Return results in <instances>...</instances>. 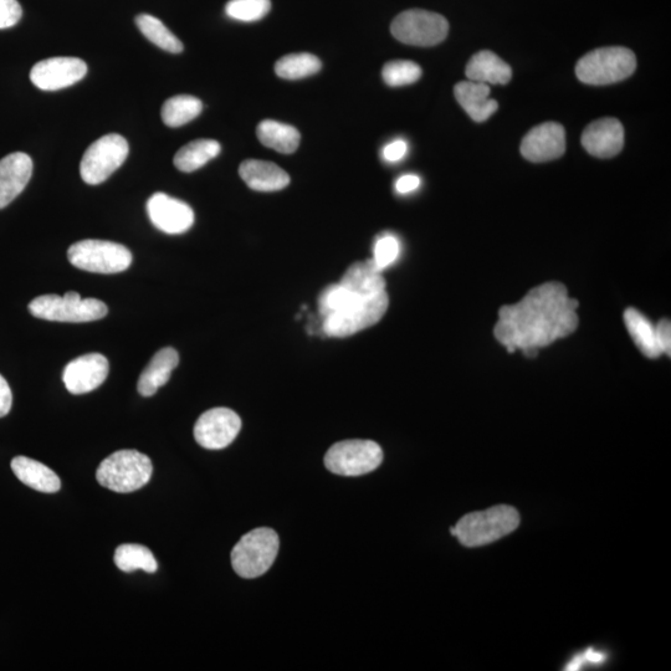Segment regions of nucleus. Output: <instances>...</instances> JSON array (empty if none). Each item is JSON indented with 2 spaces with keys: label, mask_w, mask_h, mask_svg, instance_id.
I'll return each instance as SVG.
<instances>
[{
  "label": "nucleus",
  "mask_w": 671,
  "mask_h": 671,
  "mask_svg": "<svg viewBox=\"0 0 671 671\" xmlns=\"http://www.w3.org/2000/svg\"><path fill=\"white\" fill-rule=\"evenodd\" d=\"M340 284L361 295H376L386 291V280L372 259L351 265Z\"/></svg>",
  "instance_id": "nucleus-24"
},
{
  "label": "nucleus",
  "mask_w": 671,
  "mask_h": 671,
  "mask_svg": "<svg viewBox=\"0 0 671 671\" xmlns=\"http://www.w3.org/2000/svg\"><path fill=\"white\" fill-rule=\"evenodd\" d=\"M87 74V65L79 58H50L39 61L30 71V80L43 91H58L79 83Z\"/></svg>",
  "instance_id": "nucleus-13"
},
{
  "label": "nucleus",
  "mask_w": 671,
  "mask_h": 671,
  "mask_svg": "<svg viewBox=\"0 0 671 671\" xmlns=\"http://www.w3.org/2000/svg\"><path fill=\"white\" fill-rule=\"evenodd\" d=\"M408 152V143L404 140H396L391 143H388L386 147L383 148V158L389 163H396L403 160L406 157Z\"/></svg>",
  "instance_id": "nucleus-36"
},
{
  "label": "nucleus",
  "mask_w": 671,
  "mask_h": 671,
  "mask_svg": "<svg viewBox=\"0 0 671 671\" xmlns=\"http://www.w3.org/2000/svg\"><path fill=\"white\" fill-rule=\"evenodd\" d=\"M382 78L391 87L412 85L422 78V69L413 61L394 60L383 66Z\"/></svg>",
  "instance_id": "nucleus-32"
},
{
  "label": "nucleus",
  "mask_w": 671,
  "mask_h": 671,
  "mask_svg": "<svg viewBox=\"0 0 671 671\" xmlns=\"http://www.w3.org/2000/svg\"><path fill=\"white\" fill-rule=\"evenodd\" d=\"M203 111V102L192 95H177L162 107V121L168 127H181L197 119Z\"/></svg>",
  "instance_id": "nucleus-28"
},
{
  "label": "nucleus",
  "mask_w": 671,
  "mask_h": 671,
  "mask_svg": "<svg viewBox=\"0 0 671 671\" xmlns=\"http://www.w3.org/2000/svg\"><path fill=\"white\" fill-rule=\"evenodd\" d=\"M68 258L75 268L95 274H119L130 268L132 253L124 245L87 239L71 245Z\"/></svg>",
  "instance_id": "nucleus-7"
},
{
  "label": "nucleus",
  "mask_w": 671,
  "mask_h": 671,
  "mask_svg": "<svg viewBox=\"0 0 671 671\" xmlns=\"http://www.w3.org/2000/svg\"><path fill=\"white\" fill-rule=\"evenodd\" d=\"M239 174L256 192H276L289 186V174L273 162L248 160L239 167Z\"/></svg>",
  "instance_id": "nucleus-19"
},
{
  "label": "nucleus",
  "mask_w": 671,
  "mask_h": 671,
  "mask_svg": "<svg viewBox=\"0 0 671 671\" xmlns=\"http://www.w3.org/2000/svg\"><path fill=\"white\" fill-rule=\"evenodd\" d=\"M389 305L387 291L363 297L342 314L324 317L322 329L329 337H348L368 329L381 321Z\"/></svg>",
  "instance_id": "nucleus-11"
},
{
  "label": "nucleus",
  "mask_w": 671,
  "mask_h": 671,
  "mask_svg": "<svg viewBox=\"0 0 671 671\" xmlns=\"http://www.w3.org/2000/svg\"><path fill=\"white\" fill-rule=\"evenodd\" d=\"M12 470L24 485L40 493L54 494L61 488L59 476L48 466L27 457L12 460Z\"/></svg>",
  "instance_id": "nucleus-23"
},
{
  "label": "nucleus",
  "mask_w": 671,
  "mask_h": 671,
  "mask_svg": "<svg viewBox=\"0 0 671 671\" xmlns=\"http://www.w3.org/2000/svg\"><path fill=\"white\" fill-rule=\"evenodd\" d=\"M382 462V448L372 440H345L332 445L325 455L326 468L342 476L372 473Z\"/></svg>",
  "instance_id": "nucleus-9"
},
{
  "label": "nucleus",
  "mask_w": 671,
  "mask_h": 671,
  "mask_svg": "<svg viewBox=\"0 0 671 671\" xmlns=\"http://www.w3.org/2000/svg\"><path fill=\"white\" fill-rule=\"evenodd\" d=\"M565 151V128L557 122H546L532 128L521 143L522 156L535 163L557 160Z\"/></svg>",
  "instance_id": "nucleus-15"
},
{
  "label": "nucleus",
  "mask_w": 671,
  "mask_h": 671,
  "mask_svg": "<svg viewBox=\"0 0 671 671\" xmlns=\"http://www.w3.org/2000/svg\"><path fill=\"white\" fill-rule=\"evenodd\" d=\"M147 214L158 230L169 235L188 232L193 227L194 212L187 203L166 193H155L148 199Z\"/></svg>",
  "instance_id": "nucleus-14"
},
{
  "label": "nucleus",
  "mask_w": 671,
  "mask_h": 671,
  "mask_svg": "<svg viewBox=\"0 0 671 671\" xmlns=\"http://www.w3.org/2000/svg\"><path fill=\"white\" fill-rule=\"evenodd\" d=\"M578 306L561 283L537 286L519 304L501 307L495 338L510 353L521 350L525 356L535 357L539 348L577 330Z\"/></svg>",
  "instance_id": "nucleus-1"
},
{
  "label": "nucleus",
  "mask_w": 671,
  "mask_h": 671,
  "mask_svg": "<svg viewBox=\"0 0 671 671\" xmlns=\"http://www.w3.org/2000/svg\"><path fill=\"white\" fill-rule=\"evenodd\" d=\"M455 99L463 107L466 114L475 122L490 119L499 109L498 101L490 99V87L474 81H463L455 85Z\"/></svg>",
  "instance_id": "nucleus-20"
},
{
  "label": "nucleus",
  "mask_w": 671,
  "mask_h": 671,
  "mask_svg": "<svg viewBox=\"0 0 671 671\" xmlns=\"http://www.w3.org/2000/svg\"><path fill=\"white\" fill-rule=\"evenodd\" d=\"M624 322L635 345L648 358H659L663 355L655 336V326L638 310L628 309L624 312Z\"/></svg>",
  "instance_id": "nucleus-27"
},
{
  "label": "nucleus",
  "mask_w": 671,
  "mask_h": 671,
  "mask_svg": "<svg viewBox=\"0 0 671 671\" xmlns=\"http://www.w3.org/2000/svg\"><path fill=\"white\" fill-rule=\"evenodd\" d=\"M130 146L119 133H110L92 143L80 165L81 178L90 186L104 183L127 160Z\"/></svg>",
  "instance_id": "nucleus-8"
},
{
  "label": "nucleus",
  "mask_w": 671,
  "mask_h": 671,
  "mask_svg": "<svg viewBox=\"0 0 671 671\" xmlns=\"http://www.w3.org/2000/svg\"><path fill=\"white\" fill-rule=\"evenodd\" d=\"M401 253V243L392 234H383L377 238L373 248V261L381 271L391 266Z\"/></svg>",
  "instance_id": "nucleus-34"
},
{
  "label": "nucleus",
  "mask_w": 671,
  "mask_h": 671,
  "mask_svg": "<svg viewBox=\"0 0 671 671\" xmlns=\"http://www.w3.org/2000/svg\"><path fill=\"white\" fill-rule=\"evenodd\" d=\"M279 536L268 527L244 535L232 551V566L242 578L252 580L270 570L279 552Z\"/></svg>",
  "instance_id": "nucleus-5"
},
{
  "label": "nucleus",
  "mask_w": 671,
  "mask_h": 671,
  "mask_svg": "<svg viewBox=\"0 0 671 671\" xmlns=\"http://www.w3.org/2000/svg\"><path fill=\"white\" fill-rule=\"evenodd\" d=\"M582 145L594 157L617 156L624 146V128L621 122L611 117L594 121L583 131Z\"/></svg>",
  "instance_id": "nucleus-17"
},
{
  "label": "nucleus",
  "mask_w": 671,
  "mask_h": 671,
  "mask_svg": "<svg viewBox=\"0 0 671 671\" xmlns=\"http://www.w3.org/2000/svg\"><path fill=\"white\" fill-rule=\"evenodd\" d=\"M222 147L214 140H196L183 146L174 156V166L178 171L192 173L218 157Z\"/></svg>",
  "instance_id": "nucleus-26"
},
{
  "label": "nucleus",
  "mask_w": 671,
  "mask_h": 671,
  "mask_svg": "<svg viewBox=\"0 0 671 671\" xmlns=\"http://www.w3.org/2000/svg\"><path fill=\"white\" fill-rule=\"evenodd\" d=\"M520 525L515 507L499 505L479 512H471L460 519L455 536L466 547H481L512 534Z\"/></svg>",
  "instance_id": "nucleus-2"
},
{
  "label": "nucleus",
  "mask_w": 671,
  "mask_h": 671,
  "mask_svg": "<svg viewBox=\"0 0 671 671\" xmlns=\"http://www.w3.org/2000/svg\"><path fill=\"white\" fill-rule=\"evenodd\" d=\"M152 473L153 465L147 455L137 450H120L100 464L96 479L106 489L127 494L143 488Z\"/></svg>",
  "instance_id": "nucleus-3"
},
{
  "label": "nucleus",
  "mask_w": 671,
  "mask_h": 671,
  "mask_svg": "<svg viewBox=\"0 0 671 671\" xmlns=\"http://www.w3.org/2000/svg\"><path fill=\"white\" fill-rule=\"evenodd\" d=\"M391 32L403 44L414 46H434L448 37V20L438 13L428 10L411 9L393 20Z\"/></svg>",
  "instance_id": "nucleus-10"
},
{
  "label": "nucleus",
  "mask_w": 671,
  "mask_h": 671,
  "mask_svg": "<svg viewBox=\"0 0 671 671\" xmlns=\"http://www.w3.org/2000/svg\"><path fill=\"white\" fill-rule=\"evenodd\" d=\"M137 28L152 44L171 54L182 53L184 46L181 40L169 30L160 19L150 14H140L136 18Z\"/></svg>",
  "instance_id": "nucleus-29"
},
{
  "label": "nucleus",
  "mask_w": 671,
  "mask_h": 671,
  "mask_svg": "<svg viewBox=\"0 0 671 671\" xmlns=\"http://www.w3.org/2000/svg\"><path fill=\"white\" fill-rule=\"evenodd\" d=\"M322 63L317 56L309 53L289 54L275 64V73L281 79L300 80L319 73Z\"/></svg>",
  "instance_id": "nucleus-30"
},
{
  "label": "nucleus",
  "mask_w": 671,
  "mask_h": 671,
  "mask_svg": "<svg viewBox=\"0 0 671 671\" xmlns=\"http://www.w3.org/2000/svg\"><path fill=\"white\" fill-rule=\"evenodd\" d=\"M33 160L27 153L14 152L0 161V209L8 207L28 186Z\"/></svg>",
  "instance_id": "nucleus-18"
},
{
  "label": "nucleus",
  "mask_w": 671,
  "mask_h": 671,
  "mask_svg": "<svg viewBox=\"0 0 671 671\" xmlns=\"http://www.w3.org/2000/svg\"><path fill=\"white\" fill-rule=\"evenodd\" d=\"M637 69L632 50L611 46L591 51L578 61L577 78L587 85H611L626 80Z\"/></svg>",
  "instance_id": "nucleus-4"
},
{
  "label": "nucleus",
  "mask_w": 671,
  "mask_h": 671,
  "mask_svg": "<svg viewBox=\"0 0 671 671\" xmlns=\"http://www.w3.org/2000/svg\"><path fill=\"white\" fill-rule=\"evenodd\" d=\"M261 145L283 155H291L299 148L301 136L295 127L273 120L261 121L256 128Z\"/></svg>",
  "instance_id": "nucleus-25"
},
{
  "label": "nucleus",
  "mask_w": 671,
  "mask_h": 671,
  "mask_svg": "<svg viewBox=\"0 0 671 671\" xmlns=\"http://www.w3.org/2000/svg\"><path fill=\"white\" fill-rule=\"evenodd\" d=\"M13 394L5 378L0 375V418L7 416L12 409Z\"/></svg>",
  "instance_id": "nucleus-38"
},
{
  "label": "nucleus",
  "mask_w": 671,
  "mask_h": 671,
  "mask_svg": "<svg viewBox=\"0 0 671 671\" xmlns=\"http://www.w3.org/2000/svg\"><path fill=\"white\" fill-rule=\"evenodd\" d=\"M271 0H230L225 5V13L238 22H258L269 14Z\"/></svg>",
  "instance_id": "nucleus-33"
},
{
  "label": "nucleus",
  "mask_w": 671,
  "mask_h": 671,
  "mask_svg": "<svg viewBox=\"0 0 671 671\" xmlns=\"http://www.w3.org/2000/svg\"><path fill=\"white\" fill-rule=\"evenodd\" d=\"M29 311L37 319L71 324L101 320L109 312L104 302L97 299L83 300L75 291L64 296H39L30 302Z\"/></svg>",
  "instance_id": "nucleus-6"
},
{
  "label": "nucleus",
  "mask_w": 671,
  "mask_h": 671,
  "mask_svg": "<svg viewBox=\"0 0 671 671\" xmlns=\"http://www.w3.org/2000/svg\"><path fill=\"white\" fill-rule=\"evenodd\" d=\"M465 74L470 81L485 85H505L512 78L510 65L488 50L480 51L470 59Z\"/></svg>",
  "instance_id": "nucleus-22"
},
{
  "label": "nucleus",
  "mask_w": 671,
  "mask_h": 671,
  "mask_svg": "<svg viewBox=\"0 0 671 671\" xmlns=\"http://www.w3.org/2000/svg\"><path fill=\"white\" fill-rule=\"evenodd\" d=\"M655 336H657L658 346L662 353L668 357L671 355V325L669 320L660 321L655 327Z\"/></svg>",
  "instance_id": "nucleus-37"
},
{
  "label": "nucleus",
  "mask_w": 671,
  "mask_h": 671,
  "mask_svg": "<svg viewBox=\"0 0 671 671\" xmlns=\"http://www.w3.org/2000/svg\"><path fill=\"white\" fill-rule=\"evenodd\" d=\"M242 429V419L229 408H213L194 425V438L201 447L220 450L229 447Z\"/></svg>",
  "instance_id": "nucleus-12"
},
{
  "label": "nucleus",
  "mask_w": 671,
  "mask_h": 671,
  "mask_svg": "<svg viewBox=\"0 0 671 671\" xmlns=\"http://www.w3.org/2000/svg\"><path fill=\"white\" fill-rule=\"evenodd\" d=\"M114 561L119 570L130 573L142 570L155 573L158 565L155 556L146 546L126 544L117 547Z\"/></svg>",
  "instance_id": "nucleus-31"
},
{
  "label": "nucleus",
  "mask_w": 671,
  "mask_h": 671,
  "mask_svg": "<svg viewBox=\"0 0 671 671\" xmlns=\"http://www.w3.org/2000/svg\"><path fill=\"white\" fill-rule=\"evenodd\" d=\"M179 363V355L172 347L162 348L148 363L145 371L138 379L137 389L142 397L155 396L158 388L165 386L171 378L172 372L176 370Z\"/></svg>",
  "instance_id": "nucleus-21"
},
{
  "label": "nucleus",
  "mask_w": 671,
  "mask_h": 671,
  "mask_svg": "<svg viewBox=\"0 0 671 671\" xmlns=\"http://www.w3.org/2000/svg\"><path fill=\"white\" fill-rule=\"evenodd\" d=\"M109 361L100 353L75 358L65 367L63 381L71 394H86L99 388L109 376Z\"/></svg>",
  "instance_id": "nucleus-16"
},
{
  "label": "nucleus",
  "mask_w": 671,
  "mask_h": 671,
  "mask_svg": "<svg viewBox=\"0 0 671 671\" xmlns=\"http://www.w3.org/2000/svg\"><path fill=\"white\" fill-rule=\"evenodd\" d=\"M23 9L18 0H0V29L14 27L22 19Z\"/></svg>",
  "instance_id": "nucleus-35"
},
{
  "label": "nucleus",
  "mask_w": 671,
  "mask_h": 671,
  "mask_svg": "<svg viewBox=\"0 0 671 671\" xmlns=\"http://www.w3.org/2000/svg\"><path fill=\"white\" fill-rule=\"evenodd\" d=\"M419 186L420 178L416 174H404L396 182V191L399 194H408L417 191Z\"/></svg>",
  "instance_id": "nucleus-39"
}]
</instances>
